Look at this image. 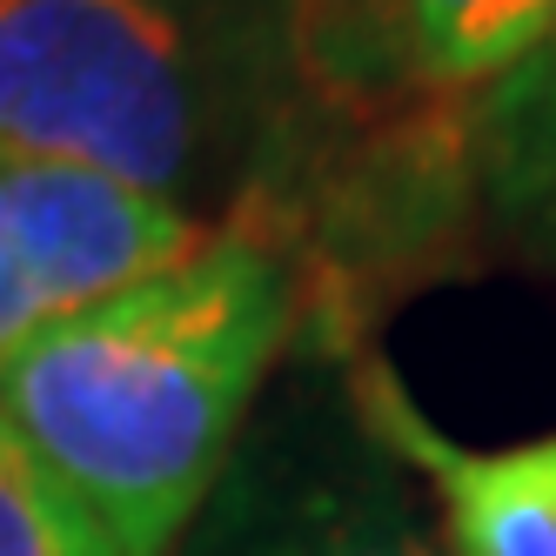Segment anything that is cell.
I'll return each mask as SVG.
<instances>
[{
	"label": "cell",
	"mask_w": 556,
	"mask_h": 556,
	"mask_svg": "<svg viewBox=\"0 0 556 556\" xmlns=\"http://www.w3.org/2000/svg\"><path fill=\"white\" fill-rule=\"evenodd\" d=\"M295 275L255 222L41 329L0 369V429L122 556H168L289 342Z\"/></svg>",
	"instance_id": "6da1fadb"
},
{
	"label": "cell",
	"mask_w": 556,
	"mask_h": 556,
	"mask_svg": "<svg viewBox=\"0 0 556 556\" xmlns=\"http://www.w3.org/2000/svg\"><path fill=\"white\" fill-rule=\"evenodd\" d=\"M289 54V0H0V162L88 168L202 222L262 168Z\"/></svg>",
	"instance_id": "7a4b0ae2"
},
{
	"label": "cell",
	"mask_w": 556,
	"mask_h": 556,
	"mask_svg": "<svg viewBox=\"0 0 556 556\" xmlns=\"http://www.w3.org/2000/svg\"><path fill=\"white\" fill-rule=\"evenodd\" d=\"M369 409L389 443L435 483L456 556H556V435L516 450H463L389 382H369Z\"/></svg>",
	"instance_id": "3957f363"
},
{
	"label": "cell",
	"mask_w": 556,
	"mask_h": 556,
	"mask_svg": "<svg viewBox=\"0 0 556 556\" xmlns=\"http://www.w3.org/2000/svg\"><path fill=\"white\" fill-rule=\"evenodd\" d=\"M389 61L435 94H490L556 34V0H369Z\"/></svg>",
	"instance_id": "277c9868"
},
{
	"label": "cell",
	"mask_w": 556,
	"mask_h": 556,
	"mask_svg": "<svg viewBox=\"0 0 556 556\" xmlns=\"http://www.w3.org/2000/svg\"><path fill=\"white\" fill-rule=\"evenodd\" d=\"M476 168L496 222L536 262H556V34L483 94Z\"/></svg>",
	"instance_id": "5b68a950"
},
{
	"label": "cell",
	"mask_w": 556,
	"mask_h": 556,
	"mask_svg": "<svg viewBox=\"0 0 556 556\" xmlns=\"http://www.w3.org/2000/svg\"><path fill=\"white\" fill-rule=\"evenodd\" d=\"M249 556H435L382 483H323L295 496Z\"/></svg>",
	"instance_id": "8992f818"
},
{
	"label": "cell",
	"mask_w": 556,
	"mask_h": 556,
	"mask_svg": "<svg viewBox=\"0 0 556 556\" xmlns=\"http://www.w3.org/2000/svg\"><path fill=\"white\" fill-rule=\"evenodd\" d=\"M0 556H122L88 503L0 429Z\"/></svg>",
	"instance_id": "52a82bcc"
}]
</instances>
